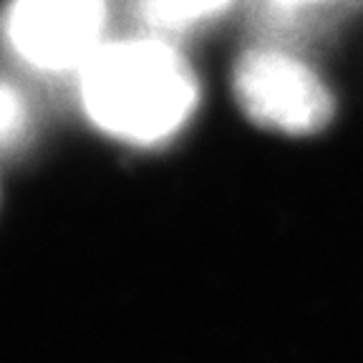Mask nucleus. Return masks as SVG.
I'll list each match as a JSON object with an SVG mask.
<instances>
[{"mask_svg":"<svg viewBox=\"0 0 363 363\" xmlns=\"http://www.w3.org/2000/svg\"><path fill=\"white\" fill-rule=\"evenodd\" d=\"M108 0H8L0 35L40 74H79L104 43Z\"/></svg>","mask_w":363,"mask_h":363,"instance_id":"obj_2","label":"nucleus"},{"mask_svg":"<svg viewBox=\"0 0 363 363\" xmlns=\"http://www.w3.org/2000/svg\"><path fill=\"white\" fill-rule=\"evenodd\" d=\"M235 96L247 119L290 136H308L333 119L323 79L280 48H252L235 66Z\"/></svg>","mask_w":363,"mask_h":363,"instance_id":"obj_3","label":"nucleus"},{"mask_svg":"<svg viewBox=\"0 0 363 363\" xmlns=\"http://www.w3.org/2000/svg\"><path fill=\"white\" fill-rule=\"evenodd\" d=\"M267 3V11L272 16H301V13L311 11V8H320V6H328V3H335V0H265Z\"/></svg>","mask_w":363,"mask_h":363,"instance_id":"obj_6","label":"nucleus"},{"mask_svg":"<svg viewBox=\"0 0 363 363\" xmlns=\"http://www.w3.org/2000/svg\"><path fill=\"white\" fill-rule=\"evenodd\" d=\"M79 91L99 129L134 144L172 139L199 104L192 66L157 33L104 40L81 66Z\"/></svg>","mask_w":363,"mask_h":363,"instance_id":"obj_1","label":"nucleus"},{"mask_svg":"<svg viewBox=\"0 0 363 363\" xmlns=\"http://www.w3.org/2000/svg\"><path fill=\"white\" fill-rule=\"evenodd\" d=\"M30 106L21 86L0 76V152H11L26 142L30 131Z\"/></svg>","mask_w":363,"mask_h":363,"instance_id":"obj_5","label":"nucleus"},{"mask_svg":"<svg viewBox=\"0 0 363 363\" xmlns=\"http://www.w3.org/2000/svg\"><path fill=\"white\" fill-rule=\"evenodd\" d=\"M235 0H136V11L157 35H179L220 18Z\"/></svg>","mask_w":363,"mask_h":363,"instance_id":"obj_4","label":"nucleus"}]
</instances>
